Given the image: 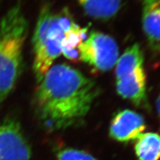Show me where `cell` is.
I'll return each instance as SVG.
<instances>
[{"mask_svg":"<svg viewBox=\"0 0 160 160\" xmlns=\"http://www.w3.org/2000/svg\"><path fill=\"white\" fill-rule=\"evenodd\" d=\"M39 82L34 99L36 113L54 131L79 122L99 93L93 79L65 64L51 66Z\"/></svg>","mask_w":160,"mask_h":160,"instance_id":"6da1fadb","label":"cell"},{"mask_svg":"<svg viewBox=\"0 0 160 160\" xmlns=\"http://www.w3.org/2000/svg\"><path fill=\"white\" fill-rule=\"evenodd\" d=\"M28 32V23L19 0L0 20V102L11 94L19 77Z\"/></svg>","mask_w":160,"mask_h":160,"instance_id":"7a4b0ae2","label":"cell"},{"mask_svg":"<svg viewBox=\"0 0 160 160\" xmlns=\"http://www.w3.org/2000/svg\"><path fill=\"white\" fill-rule=\"evenodd\" d=\"M73 23L68 12L56 13L49 5L42 8L33 37V68L38 82L41 81L54 60L62 53L65 32Z\"/></svg>","mask_w":160,"mask_h":160,"instance_id":"3957f363","label":"cell"},{"mask_svg":"<svg viewBox=\"0 0 160 160\" xmlns=\"http://www.w3.org/2000/svg\"><path fill=\"white\" fill-rule=\"evenodd\" d=\"M141 48L134 44L126 49L116 63L117 93L137 105L146 102V75Z\"/></svg>","mask_w":160,"mask_h":160,"instance_id":"277c9868","label":"cell"},{"mask_svg":"<svg viewBox=\"0 0 160 160\" xmlns=\"http://www.w3.org/2000/svg\"><path fill=\"white\" fill-rule=\"evenodd\" d=\"M79 59L100 71L111 70L117 63L118 45L110 36L92 31L78 48Z\"/></svg>","mask_w":160,"mask_h":160,"instance_id":"5b68a950","label":"cell"},{"mask_svg":"<svg viewBox=\"0 0 160 160\" xmlns=\"http://www.w3.org/2000/svg\"><path fill=\"white\" fill-rule=\"evenodd\" d=\"M31 148L14 119L0 122V160H30Z\"/></svg>","mask_w":160,"mask_h":160,"instance_id":"8992f818","label":"cell"},{"mask_svg":"<svg viewBox=\"0 0 160 160\" xmlns=\"http://www.w3.org/2000/svg\"><path fill=\"white\" fill-rule=\"evenodd\" d=\"M145 129L143 117L130 110L119 111L112 119L110 126L111 137L122 142L137 139Z\"/></svg>","mask_w":160,"mask_h":160,"instance_id":"52a82bcc","label":"cell"},{"mask_svg":"<svg viewBox=\"0 0 160 160\" xmlns=\"http://www.w3.org/2000/svg\"><path fill=\"white\" fill-rule=\"evenodd\" d=\"M142 25L151 45L160 49V0H142Z\"/></svg>","mask_w":160,"mask_h":160,"instance_id":"ba28073f","label":"cell"},{"mask_svg":"<svg viewBox=\"0 0 160 160\" xmlns=\"http://www.w3.org/2000/svg\"><path fill=\"white\" fill-rule=\"evenodd\" d=\"M90 17L108 19L114 17L121 6L122 0H77Z\"/></svg>","mask_w":160,"mask_h":160,"instance_id":"9c48e42d","label":"cell"},{"mask_svg":"<svg viewBox=\"0 0 160 160\" xmlns=\"http://www.w3.org/2000/svg\"><path fill=\"white\" fill-rule=\"evenodd\" d=\"M135 151L139 160L160 159V136L155 133H142L137 138Z\"/></svg>","mask_w":160,"mask_h":160,"instance_id":"30bf717a","label":"cell"},{"mask_svg":"<svg viewBox=\"0 0 160 160\" xmlns=\"http://www.w3.org/2000/svg\"><path fill=\"white\" fill-rule=\"evenodd\" d=\"M87 29L82 28L75 22L68 30L65 32L62 42V53L72 62L79 60L78 48L83 42Z\"/></svg>","mask_w":160,"mask_h":160,"instance_id":"8fae6325","label":"cell"},{"mask_svg":"<svg viewBox=\"0 0 160 160\" xmlns=\"http://www.w3.org/2000/svg\"><path fill=\"white\" fill-rule=\"evenodd\" d=\"M57 160H96L91 154L73 148L62 150L57 154Z\"/></svg>","mask_w":160,"mask_h":160,"instance_id":"7c38bea8","label":"cell"},{"mask_svg":"<svg viewBox=\"0 0 160 160\" xmlns=\"http://www.w3.org/2000/svg\"><path fill=\"white\" fill-rule=\"evenodd\" d=\"M157 110L158 112V114H159V117H160V93H159V97H158L157 100Z\"/></svg>","mask_w":160,"mask_h":160,"instance_id":"4fadbf2b","label":"cell"},{"mask_svg":"<svg viewBox=\"0 0 160 160\" xmlns=\"http://www.w3.org/2000/svg\"><path fill=\"white\" fill-rule=\"evenodd\" d=\"M159 50H160V49H159Z\"/></svg>","mask_w":160,"mask_h":160,"instance_id":"5bb4252c","label":"cell"}]
</instances>
